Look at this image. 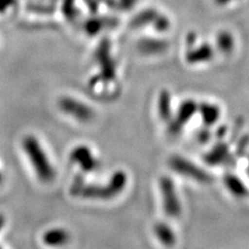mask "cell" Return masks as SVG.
Listing matches in <instances>:
<instances>
[{
  "label": "cell",
  "mask_w": 249,
  "mask_h": 249,
  "mask_svg": "<svg viewBox=\"0 0 249 249\" xmlns=\"http://www.w3.org/2000/svg\"><path fill=\"white\" fill-rule=\"evenodd\" d=\"M22 145L36 177L45 183L53 181L55 178V170L40 142L35 136H27L23 140Z\"/></svg>",
  "instance_id": "obj_1"
},
{
  "label": "cell",
  "mask_w": 249,
  "mask_h": 249,
  "mask_svg": "<svg viewBox=\"0 0 249 249\" xmlns=\"http://www.w3.org/2000/svg\"><path fill=\"white\" fill-rule=\"evenodd\" d=\"M160 190L162 197V205L164 212L169 217H178L181 215L182 207L178 198L176 185L168 177H163L160 180Z\"/></svg>",
  "instance_id": "obj_2"
},
{
  "label": "cell",
  "mask_w": 249,
  "mask_h": 249,
  "mask_svg": "<svg viewBox=\"0 0 249 249\" xmlns=\"http://www.w3.org/2000/svg\"><path fill=\"white\" fill-rule=\"evenodd\" d=\"M169 165L171 169L175 170L176 173L186 178H192V180L204 183L209 182L210 180L209 175L204 169H201L196 164H194L193 162L185 159L184 157H180V156H174V157H171V159L169 160Z\"/></svg>",
  "instance_id": "obj_3"
},
{
  "label": "cell",
  "mask_w": 249,
  "mask_h": 249,
  "mask_svg": "<svg viewBox=\"0 0 249 249\" xmlns=\"http://www.w3.org/2000/svg\"><path fill=\"white\" fill-rule=\"evenodd\" d=\"M70 157L75 164L79 166L85 173L93 171L99 167V160L87 145L76 146L75 149H73Z\"/></svg>",
  "instance_id": "obj_4"
},
{
  "label": "cell",
  "mask_w": 249,
  "mask_h": 249,
  "mask_svg": "<svg viewBox=\"0 0 249 249\" xmlns=\"http://www.w3.org/2000/svg\"><path fill=\"white\" fill-rule=\"evenodd\" d=\"M59 105L66 113L72 115L74 119L80 122H88L92 118L90 107L72 98H64L60 101Z\"/></svg>",
  "instance_id": "obj_5"
},
{
  "label": "cell",
  "mask_w": 249,
  "mask_h": 249,
  "mask_svg": "<svg viewBox=\"0 0 249 249\" xmlns=\"http://www.w3.org/2000/svg\"><path fill=\"white\" fill-rule=\"evenodd\" d=\"M69 239H70L69 232L66 230L60 229V228H54L47 231L43 236L44 243L52 247L65 245L69 242Z\"/></svg>",
  "instance_id": "obj_6"
},
{
  "label": "cell",
  "mask_w": 249,
  "mask_h": 249,
  "mask_svg": "<svg viewBox=\"0 0 249 249\" xmlns=\"http://www.w3.org/2000/svg\"><path fill=\"white\" fill-rule=\"evenodd\" d=\"M198 111L206 126H212L220 118L219 107L212 103H201L198 105Z\"/></svg>",
  "instance_id": "obj_7"
},
{
  "label": "cell",
  "mask_w": 249,
  "mask_h": 249,
  "mask_svg": "<svg viewBox=\"0 0 249 249\" xmlns=\"http://www.w3.org/2000/svg\"><path fill=\"white\" fill-rule=\"evenodd\" d=\"M155 235L157 236L160 242L166 246H171L176 243V235L169 225L164 222L156 223L154 228Z\"/></svg>",
  "instance_id": "obj_8"
},
{
  "label": "cell",
  "mask_w": 249,
  "mask_h": 249,
  "mask_svg": "<svg viewBox=\"0 0 249 249\" xmlns=\"http://www.w3.org/2000/svg\"><path fill=\"white\" fill-rule=\"evenodd\" d=\"M223 181L229 191L231 194H233L235 196L243 197L248 193L246 185L243 183L242 180H240V178L235 175L230 174L228 176H225Z\"/></svg>",
  "instance_id": "obj_9"
},
{
  "label": "cell",
  "mask_w": 249,
  "mask_h": 249,
  "mask_svg": "<svg viewBox=\"0 0 249 249\" xmlns=\"http://www.w3.org/2000/svg\"><path fill=\"white\" fill-rule=\"evenodd\" d=\"M213 56V49L211 46L202 45L196 50L190 51L187 54V60L190 64H197V62H205L212 58Z\"/></svg>",
  "instance_id": "obj_10"
},
{
  "label": "cell",
  "mask_w": 249,
  "mask_h": 249,
  "mask_svg": "<svg viewBox=\"0 0 249 249\" xmlns=\"http://www.w3.org/2000/svg\"><path fill=\"white\" fill-rule=\"evenodd\" d=\"M198 106L193 101H185L184 103L181 104L178 111V120L180 122L181 128L184 126V124L192 119V115L196 112Z\"/></svg>",
  "instance_id": "obj_11"
},
{
  "label": "cell",
  "mask_w": 249,
  "mask_h": 249,
  "mask_svg": "<svg viewBox=\"0 0 249 249\" xmlns=\"http://www.w3.org/2000/svg\"><path fill=\"white\" fill-rule=\"evenodd\" d=\"M171 102H170V97L169 93L166 91L162 92L159 98V113L161 119L168 121L170 118L171 113Z\"/></svg>",
  "instance_id": "obj_12"
},
{
  "label": "cell",
  "mask_w": 249,
  "mask_h": 249,
  "mask_svg": "<svg viewBox=\"0 0 249 249\" xmlns=\"http://www.w3.org/2000/svg\"><path fill=\"white\" fill-rule=\"evenodd\" d=\"M228 155V149L224 144H219L215 146L213 151L208 155V160L211 163H220L223 161Z\"/></svg>",
  "instance_id": "obj_13"
},
{
  "label": "cell",
  "mask_w": 249,
  "mask_h": 249,
  "mask_svg": "<svg viewBox=\"0 0 249 249\" xmlns=\"http://www.w3.org/2000/svg\"><path fill=\"white\" fill-rule=\"evenodd\" d=\"M165 44L157 41H145L142 45H140V49L146 52L147 54H154L159 53L160 51L165 49Z\"/></svg>",
  "instance_id": "obj_14"
},
{
  "label": "cell",
  "mask_w": 249,
  "mask_h": 249,
  "mask_svg": "<svg viewBox=\"0 0 249 249\" xmlns=\"http://www.w3.org/2000/svg\"><path fill=\"white\" fill-rule=\"evenodd\" d=\"M233 41L232 37L229 33H222L218 36V47L223 52H229L232 48Z\"/></svg>",
  "instance_id": "obj_15"
},
{
  "label": "cell",
  "mask_w": 249,
  "mask_h": 249,
  "mask_svg": "<svg viewBox=\"0 0 249 249\" xmlns=\"http://www.w3.org/2000/svg\"><path fill=\"white\" fill-rule=\"evenodd\" d=\"M2 225H3V218L0 216V229L2 228Z\"/></svg>",
  "instance_id": "obj_16"
},
{
  "label": "cell",
  "mask_w": 249,
  "mask_h": 249,
  "mask_svg": "<svg viewBox=\"0 0 249 249\" xmlns=\"http://www.w3.org/2000/svg\"><path fill=\"white\" fill-rule=\"evenodd\" d=\"M247 175L249 177V162H248V165H247Z\"/></svg>",
  "instance_id": "obj_17"
}]
</instances>
